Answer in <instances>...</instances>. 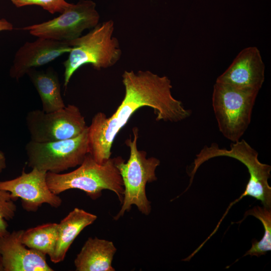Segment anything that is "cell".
<instances>
[{
    "mask_svg": "<svg viewBox=\"0 0 271 271\" xmlns=\"http://www.w3.org/2000/svg\"><path fill=\"white\" fill-rule=\"evenodd\" d=\"M116 248L109 240L89 237L74 259L77 271H114L112 266Z\"/></svg>",
    "mask_w": 271,
    "mask_h": 271,
    "instance_id": "obj_14",
    "label": "cell"
},
{
    "mask_svg": "<svg viewBox=\"0 0 271 271\" xmlns=\"http://www.w3.org/2000/svg\"><path fill=\"white\" fill-rule=\"evenodd\" d=\"M24 230L0 237V254L3 271H53L46 255L27 247L21 237Z\"/></svg>",
    "mask_w": 271,
    "mask_h": 271,
    "instance_id": "obj_13",
    "label": "cell"
},
{
    "mask_svg": "<svg viewBox=\"0 0 271 271\" xmlns=\"http://www.w3.org/2000/svg\"><path fill=\"white\" fill-rule=\"evenodd\" d=\"M26 123L31 140L40 143L75 138L88 127L79 108L73 104L50 112L31 110L26 115Z\"/></svg>",
    "mask_w": 271,
    "mask_h": 271,
    "instance_id": "obj_8",
    "label": "cell"
},
{
    "mask_svg": "<svg viewBox=\"0 0 271 271\" xmlns=\"http://www.w3.org/2000/svg\"><path fill=\"white\" fill-rule=\"evenodd\" d=\"M13 29L12 24L4 18L0 19V32L11 31Z\"/></svg>",
    "mask_w": 271,
    "mask_h": 271,
    "instance_id": "obj_21",
    "label": "cell"
},
{
    "mask_svg": "<svg viewBox=\"0 0 271 271\" xmlns=\"http://www.w3.org/2000/svg\"><path fill=\"white\" fill-rule=\"evenodd\" d=\"M206 160L218 157H227L235 159L242 163L248 170L249 180L245 190L240 197L231 202L216 228L214 234L230 208L243 197L249 196L260 201L265 207L271 208V187L268 180L270 178L271 166L261 163L258 159V153L244 140L232 143L229 150L220 148L216 143L206 146L203 150Z\"/></svg>",
    "mask_w": 271,
    "mask_h": 271,
    "instance_id": "obj_6",
    "label": "cell"
},
{
    "mask_svg": "<svg viewBox=\"0 0 271 271\" xmlns=\"http://www.w3.org/2000/svg\"><path fill=\"white\" fill-rule=\"evenodd\" d=\"M17 7L29 5H38L51 14L62 13L70 4L65 0H11Z\"/></svg>",
    "mask_w": 271,
    "mask_h": 271,
    "instance_id": "obj_20",
    "label": "cell"
},
{
    "mask_svg": "<svg viewBox=\"0 0 271 271\" xmlns=\"http://www.w3.org/2000/svg\"><path fill=\"white\" fill-rule=\"evenodd\" d=\"M88 126L79 136L66 140L36 142L25 146L28 166L47 172L61 173L79 166L89 153Z\"/></svg>",
    "mask_w": 271,
    "mask_h": 271,
    "instance_id": "obj_7",
    "label": "cell"
},
{
    "mask_svg": "<svg viewBox=\"0 0 271 271\" xmlns=\"http://www.w3.org/2000/svg\"><path fill=\"white\" fill-rule=\"evenodd\" d=\"M97 216L82 209L75 208L64 217L58 227L56 243L52 255L50 257L52 262L62 261L77 236L87 226L92 224Z\"/></svg>",
    "mask_w": 271,
    "mask_h": 271,
    "instance_id": "obj_15",
    "label": "cell"
},
{
    "mask_svg": "<svg viewBox=\"0 0 271 271\" xmlns=\"http://www.w3.org/2000/svg\"><path fill=\"white\" fill-rule=\"evenodd\" d=\"M46 181L50 190L57 195L75 189L95 200L100 197L102 190H109L116 194L121 204L122 202L124 187L116 157L100 164L88 153L79 167L70 172H47Z\"/></svg>",
    "mask_w": 271,
    "mask_h": 271,
    "instance_id": "obj_2",
    "label": "cell"
},
{
    "mask_svg": "<svg viewBox=\"0 0 271 271\" xmlns=\"http://www.w3.org/2000/svg\"><path fill=\"white\" fill-rule=\"evenodd\" d=\"M0 271H3V268L2 264V259H1V256L0 254Z\"/></svg>",
    "mask_w": 271,
    "mask_h": 271,
    "instance_id": "obj_23",
    "label": "cell"
},
{
    "mask_svg": "<svg viewBox=\"0 0 271 271\" xmlns=\"http://www.w3.org/2000/svg\"><path fill=\"white\" fill-rule=\"evenodd\" d=\"M122 77L125 94L119 106L109 117L103 112H97L88 126L89 154L100 164L111 158L115 138L139 108H153L157 121L179 122L191 113L173 96L172 86L168 77L160 76L149 70L137 73L125 71Z\"/></svg>",
    "mask_w": 271,
    "mask_h": 271,
    "instance_id": "obj_1",
    "label": "cell"
},
{
    "mask_svg": "<svg viewBox=\"0 0 271 271\" xmlns=\"http://www.w3.org/2000/svg\"><path fill=\"white\" fill-rule=\"evenodd\" d=\"M252 215L261 222L264 228V234L260 241L252 240L251 248L242 257L246 255L259 257L271 250V209L264 206H256L246 211L243 218L236 223H240L247 216Z\"/></svg>",
    "mask_w": 271,
    "mask_h": 271,
    "instance_id": "obj_18",
    "label": "cell"
},
{
    "mask_svg": "<svg viewBox=\"0 0 271 271\" xmlns=\"http://www.w3.org/2000/svg\"><path fill=\"white\" fill-rule=\"evenodd\" d=\"M15 201L9 192L0 189V237L9 232L7 221L15 216L17 206Z\"/></svg>",
    "mask_w": 271,
    "mask_h": 271,
    "instance_id": "obj_19",
    "label": "cell"
},
{
    "mask_svg": "<svg viewBox=\"0 0 271 271\" xmlns=\"http://www.w3.org/2000/svg\"><path fill=\"white\" fill-rule=\"evenodd\" d=\"M265 65L260 52L254 46L242 50L216 82L235 87L259 91L265 78Z\"/></svg>",
    "mask_w": 271,
    "mask_h": 271,
    "instance_id": "obj_12",
    "label": "cell"
},
{
    "mask_svg": "<svg viewBox=\"0 0 271 271\" xmlns=\"http://www.w3.org/2000/svg\"><path fill=\"white\" fill-rule=\"evenodd\" d=\"M46 174L47 172L36 168L28 173L23 169L17 178L0 181V189L9 192L15 201L21 198L23 208L29 212L36 211L43 204L58 208L62 200L49 189Z\"/></svg>",
    "mask_w": 271,
    "mask_h": 271,
    "instance_id": "obj_10",
    "label": "cell"
},
{
    "mask_svg": "<svg viewBox=\"0 0 271 271\" xmlns=\"http://www.w3.org/2000/svg\"><path fill=\"white\" fill-rule=\"evenodd\" d=\"M7 167L6 158L4 153L0 150V173Z\"/></svg>",
    "mask_w": 271,
    "mask_h": 271,
    "instance_id": "obj_22",
    "label": "cell"
},
{
    "mask_svg": "<svg viewBox=\"0 0 271 271\" xmlns=\"http://www.w3.org/2000/svg\"><path fill=\"white\" fill-rule=\"evenodd\" d=\"M139 129L132 128L133 139H126L125 144L130 150L129 158L126 163L119 156L116 157V166L122 178L124 192L121 207L116 215L117 220L132 205H136L143 214L148 215L151 211V202L147 198L146 186L147 183L157 180L156 170L160 161L154 157L147 158V152L139 150L137 141Z\"/></svg>",
    "mask_w": 271,
    "mask_h": 271,
    "instance_id": "obj_3",
    "label": "cell"
},
{
    "mask_svg": "<svg viewBox=\"0 0 271 271\" xmlns=\"http://www.w3.org/2000/svg\"><path fill=\"white\" fill-rule=\"evenodd\" d=\"M258 91L214 84L212 103L218 128L232 143L239 141L247 129Z\"/></svg>",
    "mask_w": 271,
    "mask_h": 271,
    "instance_id": "obj_5",
    "label": "cell"
},
{
    "mask_svg": "<svg viewBox=\"0 0 271 271\" xmlns=\"http://www.w3.org/2000/svg\"><path fill=\"white\" fill-rule=\"evenodd\" d=\"M95 7L91 1L81 0L76 5L70 4L58 17L22 29L38 38L69 41L98 24L99 15Z\"/></svg>",
    "mask_w": 271,
    "mask_h": 271,
    "instance_id": "obj_9",
    "label": "cell"
},
{
    "mask_svg": "<svg viewBox=\"0 0 271 271\" xmlns=\"http://www.w3.org/2000/svg\"><path fill=\"white\" fill-rule=\"evenodd\" d=\"M58 223H48L24 230L21 240L27 247L50 257L58 236Z\"/></svg>",
    "mask_w": 271,
    "mask_h": 271,
    "instance_id": "obj_17",
    "label": "cell"
},
{
    "mask_svg": "<svg viewBox=\"0 0 271 271\" xmlns=\"http://www.w3.org/2000/svg\"><path fill=\"white\" fill-rule=\"evenodd\" d=\"M71 49L67 41L38 38L34 41L26 42L15 54L10 76L19 80L30 70L45 65L69 53Z\"/></svg>",
    "mask_w": 271,
    "mask_h": 271,
    "instance_id": "obj_11",
    "label": "cell"
},
{
    "mask_svg": "<svg viewBox=\"0 0 271 271\" xmlns=\"http://www.w3.org/2000/svg\"><path fill=\"white\" fill-rule=\"evenodd\" d=\"M27 74L40 96L42 110L50 112L66 106L61 95L58 75L54 70L49 69L38 71L32 69Z\"/></svg>",
    "mask_w": 271,
    "mask_h": 271,
    "instance_id": "obj_16",
    "label": "cell"
},
{
    "mask_svg": "<svg viewBox=\"0 0 271 271\" xmlns=\"http://www.w3.org/2000/svg\"><path fill=\"white\" fill-rule=\"evenodd\" d=\"M114 23L109 20L98 24L87 34L67 41L71 49L64 67V86L66 88L73 74L81 66L90 64L97 70L114 65L121 51L117 39L112 37Z\"/></svg>",
    "mask_w": 271,
    "mask_h": 271,
    "instance_id": "obj_4",
    "label": "cell"
}]
</instances>
